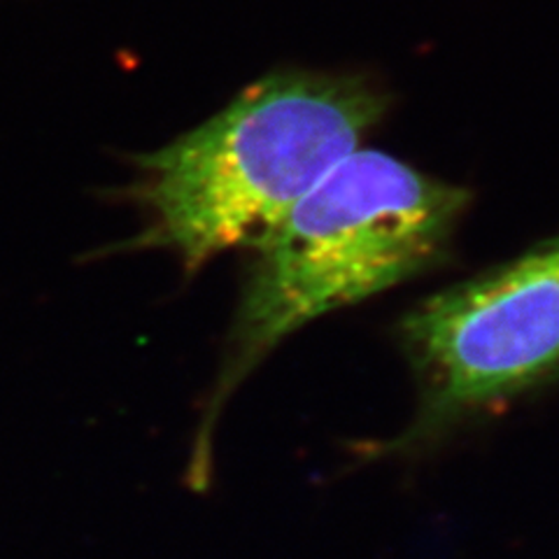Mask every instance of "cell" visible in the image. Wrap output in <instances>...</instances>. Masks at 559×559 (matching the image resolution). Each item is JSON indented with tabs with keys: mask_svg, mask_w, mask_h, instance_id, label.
<instances>
[{
	"mask_svg": "<svg viewBox=\"0 0 559 559\" xmlns=\"http://www.w3.org/2000/svg\"><path fill=\"white\" fill-rule=\"evenodd\" d=\"M401 343L419 406L394 450L423 448L466 417L557 376L559 236L431 294L401 322Z\"/></svg>",
	"mask_w": 559,
	"mask_h": 559,
	"instance_id": "3957f363",
	"label": "cell"
},
{
	"mask_svg": "<svg viewBox=\"0 0 559 559\" xmlns=\"http://www.w3.org/2000/svg\"><path fill=\"white\" fill-rule=\"evenodd\" d=\"M468 205L443 182L378 150H357L314 185L257 245L189 457L205 487L222 408L294 331L406 283L439 261Z\"/></svg>",
	"mask_w": 559,
	"mask_h": 559,
	"instance_id": "7a4b0ae2",
	"label": "cell"
},
{
	"mask_svg": "<svg viewBox=\"0 0 559 559\" xmlns=\"http://www.w3.org/2000/svg\"><path fill=\"white\" fill-rule=\"evenodd\" d=\"M384 110L388 96L361 75L277 70L252 82L197 129L131 156L135 178L110 199L143 226L92 259L168 250L191 277L222 252L257 248Z\"/></svg>",
	"mask_w": 559,
	"mask_h": 559,
	"instance_id": "6da1fadb",
	"label": "cell"
}]
</instances>
